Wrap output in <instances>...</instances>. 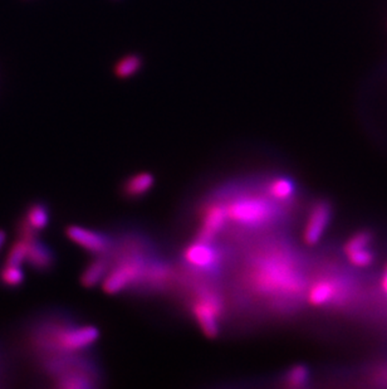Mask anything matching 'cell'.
Segmentation results:
<instances>
[{"instance_id":"6da1fadb","label":"cell","mask_w":387,"mask_h":389,"mask_svg":"<svg viewBox=\"0 0 387 389\" xmlns=\"http://www.w3.org/2000/svg\"><path fill=\"white\" fill-rule=\"evenodd\" d=\"M98 339L100 330L94 325L63 324L50 320L30 325L27 335L29 352L38 354L41 359L81 353L94 346Z\"/></svg>"},{"instance_id":"7a4b0ae2","label":"cell","mask_w":387,"mask_h":389,"mask_svg":"<svg viewBox=\"0 0 387 389\" xmlns=\"http://www.w3.org/2000/svg\"><path fill=\"white\" fill-rule=\"evenodd\" d=\"M251 283L264 295H291L300 292L302 281L297 271L284 259L269 255L253 266Z\"/></svg>"},{"instance_id":"3957f363","label":"cell","mask_w":387,"mask_h":389,"mask_svg":"<svg viewBox=\"0 0 387 389\" xmlns=\"http://www.w3.org/2000/svg\"><path fill=\"white\" fill-rule=\"evenodd\" d=\"M225 206L229 222L245 228L263 227L273 221L275 215L272 202L260 195L238 197Z\"/></svg>"},{"instance_id":"277c9868","label":"cell","mask_w":387,"mask_h":389,"mask_svg":"<svg viewBox=\"0 0 387 389\" xmlns=\"http://www.w3.org/2000/svg\"><path fill=\"white\" fill-rule=\"evenodd\" d=\"M222 308V297L214 290L201 288L193 296L190 310L205 337L214 339L219 335Z\"/></svg>"},{"instance_id":"5b68a950","label":"cell","mask_w":387,"mask_h":389,"mask_svg":"<svg viewBox=\"0 0 387 389\" xmlns=\"http://www.w3.org/2000/svg\"><path fill=\"white\" fill-rule=\"evenodd\" d=\"M146 267L147 265L143 259L135 257L122 259L115 267L109 268L106 277L101 283L102 290L107 295L120 294L137 282L143 281Z\"/></svg>"},{"instance_id":"8992f818","label":"cell","mask_w":387,"mask_h":389,"mask_svg":"<svg viewBox=\"0 0 387 389\" xmlns=\"http://www.w3.org/2000/svg\"><path fill=\"white\" fill-rule=\"evenodd\" d=\"M182 257L187 265L199 271H214L222 261V255L213 242L198 238L184 250Z\"/></svg>"},{"instance_id":"52a82bcc","label":"cell","mask_w":387,"mask_h":389,"mask_svg":"<svg viewBox=\"0 0 387 389\" xmlns=\"http://www.w3.org/2000/svg\"><path fill=\"white\" fill-rule=\"evenodd\" d=\"M332 219V207L326 201H320L309 212L303 230V241L307 246H315L322 239Z\"/></svg>"},{"instance_id":"ba28073f","label":"cell","mask_w":387,"mask_h":389,"mask_svg":"<svg viewBox=\"0 0 387 389\" xmlns=\"http://www.w3.org/2000/svg\"><path fill=\"white\" fill-rule=\"evenodd\" d=\"M65 236L74 245L94 256L106 255L109 250V239L105 235L82 226H68L65 228Z\"/></svg>"},{"instance_id":"9c48e42d","label":"cell","mask_w":387,"mask_h":389,"mask_svg":"<svg viewBox=\"0 0 387 389\" xmlns=\"http://www.w3.org/2000/svg\"><path fill=\"white\" fill-rule=\"evenodd\" d=\"M229 223L227 215V206L224 203H210L204 208L201 216L200 228L198 232V239L214 242L216 236Z\"/></svg>"},{"instance_id":"30bf717a","label":"cell","mask_w":387,"mask_h":389,"mask_svg":"<svg viewBox=\"0 0 387 389\" xmlns=\"http://www.w3.org/2000/svg\"><path fill=\"white\" fill-rule=\"evenodd\" d=\"M23 239L27 242L25 263H28L36 272H50L56 263V255L53 250L39 238V235Z\"/></svg>"},{"instance_id":"8fae6325","label":"cell","mask_w":387,"mask_h":389,"mask_svg":"<svg viewBox=\"0 0 387 389\" xmlns=\"http://www.w3.org/2000/svg\"><path fill=\"white\" fill-rule=\"evenodd\" d=\"M336 283L328 279H320L309 286L307 301L311 306L322 308L332 303L337 296Z\"/></svg>"},{"instance_id":"7c38bea8","label":"cell","mask_w":387,"mask_h":389,"mask_svg":"<svg viewBox=\"0 0 387 389\" xmlns=\"http://www.w3.org/2000/svg\"><path fill=\"white\" fill-rule=\"evenodd\" d=\"M145 59L143 54L137 52H129L118 58L112 66V73L115 79L120 81L135 77L144 68Z\"/></svg>"},{"instance_id":"4fadbf2b","label":"cell","mask_w":387,"mask_h":389,"mask_svg":"<svg viewBox=\"0 0 387 389\" xmlns=\"http://www.w3.org/2000/svg\"><path fill=\"white\" fill-rule=\"evenodd\" d=\"M109 268H111L109 261L105 257V255L96 256L94 259L87 265L86 268L81 275L79 277L81 285L86 288H92L100 285L103 281V279L106 277Z\"/></svg>"},{"instance_id":"5bb4252c","label":"cell","mask_w":387,"mask_h":389,"mask_svg":"<svg viewBox=\"0 0 387 389\" xmlns=\"http://www.w3.org/2000/svg\"><path fill=\"white\" fill-rule=\"evenodd\" d=\"M155 186V177L147 172L134 174L123 184V193L129 198H140L150 192Z\"/></svg>"},{"instance_id":"9a60e30c","label":"cell","mask_w":387,"mask_h":389,"mask_svg":"<svg viewBox=\"0 0 387 389\" xmlns=\"http://www.w3.org/2000/svg\"><path fill=\"white\" fill-rule=\"evenodd\" d=\"M294 193H295L294 181L287 177L273 178L266 187V194L273 202H287L293 198Z\"/></svg>"},{"instance_id":"2e32d148","label":"cell","mask_w":387,"mask_h":389,"mask_svg":"<svg viewBox=\"0 0 387 389\" xmlns=\"http://www.w3.org/2000/svg\"><path fill=\"white\" fill-rule=\"evenodd\" d=\"M27 223L34 230V231L39 232L44 231L48 224H50V215L48 206L42 202L32 203L29 206L24 217H23Z\"/></svg>"},{"instance_id":"e0dca14e","label":"cell","mask_w":387,"mask_h":389,"mask_svg":"<svg viewBox=\"0 0 387 389\" xmlns=\"http://www.w3.org/2000/svg\"><path fill=\"white\" fill-rule=\"evenodd\" d=\"M25 281V274L22 267L3 265L0 268V283L4 288H21Z\"/></svg>"},{"instance_id":"ac0fdd59","label":"cell","mask_w":387,"mask_h":389,"mask_svg":"<svg viewBox=\"0 0 387 389\" xmlns=\"http://www.w3.org/2000/svg\"><path fill=\"white\" fill-rule=\"evenodd\" d=\"M309 381V369L304 364H295L284 375V386L287 388H302Z\"/></svg>"},{"instance_id":"d6986e66","label":"cell","mask_w":387,"mask_h":389,"mask_svg":"<svg viewBox=\"0 0 387 389\" xmlns=\"http://www.w3.org/2000/svg\"><path fill=\"white\" fill-rule=\"evenodd\" d=\"M170 274H171L170 268L164 263L147 265L143 281L147 282L150 285H164L165 282L169 281Z\"/></svg>"},{"instance_id":"ffe728a7","label":"cell","mask_w":387,"mask_h":389,"mask_svg":"<svg viewBox=\"0 0 387 389\" xmlns=\"http://www.w3.org/2000/svg\"><path fill=\"white\" fill-rule=\"evenodd\" d=\"M25 259H27V242L25 239L18 237L13 246L9 248L4 265L22 267L23 263H25Z\"/></svg>"},{"instance_id":"44dd1931","label":"cell","mask_w":387,"mask_h":389,"mask_svg":"<svg viewBox=\"0 0 387 389\" xmlns=\"http://www.w3.org/2000/svg\"><path fill=\"white\" fill-rule=\"evenodd\" d=\"M373 236L368 232L361 231L355 233L351 238H348V241L344 243V255L348 253L356 252L364 248H368L371 243Z\"/></svg>"},{"instance_id":"7402d4cb","label":"cell","mask_w":387,"mask_h":389,"mask_svg":"<svg viewBox=\"0 0 387 389\" xmlns=\"http://www.w3.org/2000/svg\"><path fill=\"white\" fill-rule=\"evenodd\" d=\"M381 288L387 295V265L385 266L384 274H382V279H381Z\"/></svg>"},{"instance_id":"603a6c76","label":"cell","mask_w":387,"mask_h":389,"mask_svg":"<svg viewBox=\"0 0 387 389\" xmlns=\"http://www.w3.org/2000/svg\"><path fill=\"white\" fill-rule=\"evenodd\" d=\"M7 232L0 228V251H1V248L4 247V245H6V242H7Z\"/></svg>"},{"instance_id":"cb8c5ba5","label":"cell","mask_w":387,"mask_h":389,"mask_svg":"<svg viewBox=\"0 0 387 389\" xmlns=\"http://www.w3.org/2000/svg\"><path fill=\"white\" fill-rule=\"evenodd\" d=\"M0 372H1V361H0Z\"/></svg>"}]
</instances>
